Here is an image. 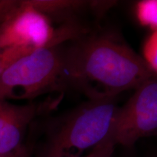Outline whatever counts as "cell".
I'll return each instance as SVG.
<instances>
[{
	"instance_id": "11",
	"label": "cell",
	"mask_w": 157,
	"mask_h": 157,
	"mask_svg": "<svg viewBox=\"0 0 157 157\" xmlns=\"http://www.w3.org/2000/svg\"><path fill=\"white\" fill-rule=\"evenodd\" d=\"M19 1H8L0 0V23L7 18L16 7L18 5Z\"/></svg>"
},
{
	"instance_id": "13",
	"label": "cell",
	"mask_w": 157,
	"mask_h": 157,
	"mask_svg": "<svg viewBox=\"0 0 157 157\" xmlns=\"http://www.w3.org/2000/svg\"><path fill=\"white\" fill-rule=\"evenodd\" d=\"M19 157H31V153L29 151V149L26 148V146L25 147L24 150L23 151V152L21 153Z\"/></svg>"
},
{
	"instance_id": "6",
	"label": "cell",
	"mask_w": 157,
	"mask_h": 157,
	"mask_svg": "<svg viewBox=\"0 0 157 157\" xmlns=\"http://www.w3.org/2000/svg\"><path fill=\"white\" fill-rule=\"evenodd\" d=\"M43 109L36 103L17 105L0 99V156L16 152L24 146L27 128Z\"/></svg>"
},
{
	"instance_id": "5",
	"label": "cell",
	"mask_w": 157,
	"mask_h": 157,
	"mask_svg": "<svg viewBox=\"0 0 157 157\" xmlns=\"http://www.w3.org/2000/svg\"><path fill=\"white\" fill-rule=\"evenodd\" d=\"M135 90L126 103L113 113L109 135L116 146L131 147L143 137L156 134V76Z\"/></svg>"
},
{
	"instance_id": "10",
	"label": "cell",
	"mask_w": 157,
	"mask_h": 157,
	"mask_svg": "<svg viewBox=\"0 0 157 157\" xmlns=\"http://www.w3.org/2000/svg\"><path fill=\"white\" fill-rule=\"evenodd\" d=\"M26 54L28 53H26L23 50H19V49H8V50H0V74L12 63Z\"/></svg>"
},
{
	"instance_id": "12",
	"label": "cell",
	"mask_w": 157,
	"mask_h": 157,
	"mask_svg": "<svg viewBox=\"0 0 157 157\" xmlns=\"http://www.w3.org/2000/svg\"><path fill=\"white\" fill-rule=\"evenodd\" d=\"M25 147V146H23L22 148H21L19 151H16V152L13 153V154H10L8 155H5V156H0V157H19L20 155L21 154V153L23 152V151L24 150Z\"/></svg>"
},
{
	"instance_id": "8",
	"label": "cell",
	"mask_w": 157,
	"mask_h": 157,
	"mask_svg": "<svg viewBox=\"0 0 157 157\" xmlns=\"http://www.w3.org/2000/svg\"><path fill=\"white\" fill-rule=\"evenodd\" d=\"M142 58L154 73L157 71V31H153L143 45Z\"/></svg>"
},
{
	"instance_id": "1",
	"label": "cell",
	"mask_w": 157,
	"mask_h": 157,
	"mask_svg": "<svg viewBox=\"0 0 157 157\" xmlns=\"http://www.w3.org/2000/svg\"><path fill=\"white\" fill-rule=\"evenodd\" d=\"M63 47L66 87L92 101L113 99L156 76L142 58L113 34L88 32Z\"/></svg>"
},
{
	"instance_id": "3",
	"label": "cell",
	"mask_w": 157,
	"mask_h": 157,
	"mask_svg": "<svg viewBox=\"0 0 157 157\" xmlns=\"http://www.w3.org/2000/svg\"><path fill=\"white\" fill-rule=\"evenodd\" d=\"M62 44L37 49L7 66L0 74V99L31 100L66 88Z\"/></svg>"
},
{
	"instance_id": "9",
	"label": "cell",
	"mask_w": 157,
	"mask_h": 157,
	"mask_svg": "<svg viewBox=\"0 0 157 157\" xmlns=\"http://www.w3.org/2000/svg\"><path fill=\"white\" fill-rule=\"evenodd\" d=\"M116 145L109 135L99 144L90 150L87 155L79 157H112Z\"/></svg>"
},
{
	"instance_id": "7",
	"label": "cell",
	"mask_w": 157,
	"mask_h": 157,
	"mask_svg": "<svg viewBox=\"0 0 157 157\" xmlns=\"http://www.w3.org/2000/svg\"><path fill=\"white\" fill-rule=\"evenodd\" d=\"M135 13L137 21L143 26L153 31L157 29V1L143 0L136 4Z\"/></svg>"
},
{
	"instance_id": "2",
	"label": "cell",
	"mask_w": 157,
	"mask_h": 157,
	"mask_svg": "<svg viewBox=\"0 0 157 157\" xmlns=\"http://www.w3.org/2000/svg\"><path fill=\"white\" fill-rule=\"evenodd\" d=\"M113 99L82 104L51 125L39 157H79L109 135L116 108Z\"/></svg>"
},
{
	"instance_id": "4",
	"label": "cell",
	"mask_w": 157,
	"mask_h": 157,
	"mask_svg": "<svg viewBox=\"0 0 157 157\" xmlns=\"http://www.w3.org/2000/svg\"><path fill=\"white\" fill-rule=\"evenodd\" d=\"M85 33V29L73 24L55 28L52 17L39 9L36 2L20 1L0 23V50L19 49L29 53L37 49L62 44Z\"/></svg>"
}]
</instances>
